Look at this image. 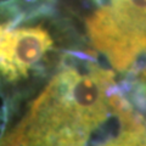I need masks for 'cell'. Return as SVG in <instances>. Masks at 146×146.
<instances>
[{
  "label": "cell",
  "instance_id": "6da1fadb",
  "mask_svg": "<svg viewBox=\"0 0 146 146\" xmlns=\"http://www.w3.org/2000/svg\"><path fill=\"white\" fill-rule=\"evenodd\" d=\"M86 28L90 42L118 71L146 57V0H107Z\"/></svg>",
  "mask_w": 146,
  "mask_h": 146
},
{
  "label": "cell",
  "instance_id": "7a4b0ae2",
  "mask_svg": "<svg viewBox=\"0 0 146 146\" xmlns=\"http://www.w3.org/2000/svg\"><path fill=\"white\" fill-rule=\"evenodd\" d=\"M52 48V38L43 27L0 26V77L16 82L29 74Z\"/></svg>",
  "mask_w": 146,
  "mask_h": 146
},
{
  "label": "cell",
  "instance_id": "3957f363",
  "mask_svg": "<svg viewBox=\"0 0 146 146\" xmlns=\"http://www.w3.org/2000/svg\"><path fill=\"white\" fill-rule=\"evenodd\" d=\"M99 146H146V129L129 112L123 113L117 134L112 135Z\"/></svg>",
  "mask_w": 146,
  "mask_h": 146
},
{
  "label": "cell",
  "instance_id": "277c9868",
  "mask_svg": "<svg viewBox=\"0 0 146 146\" xmlns=\"http://www.w3.org/2000/svg\"><path fill=\"white\" fill-rule=\"evenodd\" d=\"M15 10L12 6H0V26L4 23H13Z\"/></svg>",
  "mask_w": 146,
  "mask_h": 146
},
{
  "label": "cell",
  "instance_id": "5b68a950",
  "mask_svg": "<svg viewBox=\"0 0 146 146\" xmlns=\"http://www.w3.org/2000/svg\"><path fill=\"white\" fill-rule=\"evenodd\" d=\"M145 76H146V73H145Z\"/></svg>",
  "mask_w": 146,
  "mask_h": 146
}]
</instances>
